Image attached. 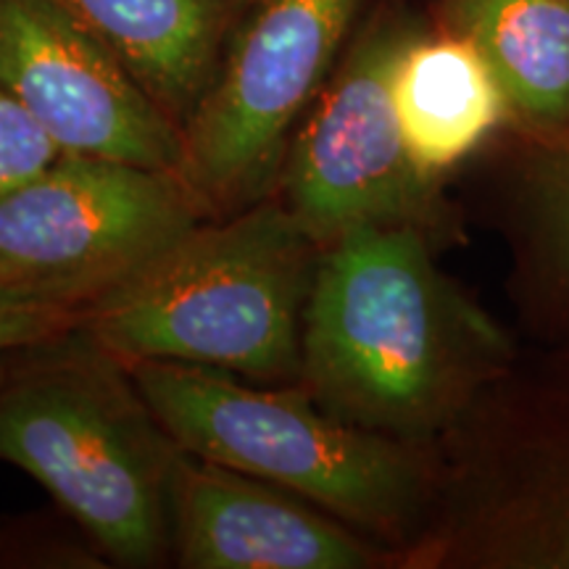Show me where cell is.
<instances>
[{
  "label": "cell",
  "instance_id": "11",
  "mask_svg": "<svg viewBox=\"0 0 569 569\" xmlns=\"http://www.w3.org/2000/svg\"><path fill=\"white\" fill-rule=\"evenodd\" d=\"M403 142L427 177L440 180L511 117L501 82L465 34L419 30L393 71Z\"/></svg>",
  "mask_w": 569,
  "mask_h": 569
},
{
  "label": "cell",
  "instance_id": "9",
  "mask_svg": "<svg viewBox=\"0 0 569 569\" xmlns=\"http://www.w3.org/2000/svg\"><path fill=\"white\" fill-rule=\"evenodd\" d=\"M172 553L184 569H365L382 557L317 503L184 451Z\"/></svg>",
  "mask_w": 569,
  "mask_h": 569
},
{
  "label": "cell",
  "instance_id": "2",
  "mask_svg": "<svg viewBox=\"0 0 569 569\" xmlns=\"http://www.w3.org/2000/svg\"><path fill=\"white\" fill-rule=\"evenodd\" d=\"M322 246L267 196L209 217L130 282L88 306L80 330L127 361H177L301 380L303 315Z\"/></svg>",
  "mask_w": 569,
  "mask_h": 569
},
{
  "label": "cell",
  "instance_id": "7",
  "mask_svg": "<svg viewBox=\"0 0 569 569\" xmlns=\"http://www.w3.org/2000/svg\"><path fill=\"white\" fill-rule=\"evenodd\" d=\"M417 32L401 13L369 21L296 127L272 196L319 246L359 224L438 222L440 180L411 159L393 103L396 63Z\"/></svg>",
  "mask_w": 569,
  "mask_h": 569
},
{
  "label": "cell",
  "instance_id": "8",
  "mask_svg": "<svg viewBox=\"0 0 569 569\" xmlns=\"http://www.w3.org/2000/svg\"><path fill=\"white\" fill-rule=\"evenodd\" d=\"M0 88L67 156L180 174V127L53 0H0Z\"/></svg>",
  "mask_w": 569,
  "mask_h": 569
},
{
  "label": "cell",
  "instance_id": "14",
  "mask_svg": "<svg viewBox=\"0 0 569 569\" xmlns=\"http://www.w3.org/2000/svg\"><path fill=\"white\" fill-rule=\"evenodd\" d=\"M61 156V148L32 113L0 88V198L34 180Z\"/></svg>",
  "mask_w": 569,
  "mask_h": 569
},
{
  "label": "cell",
  "instance_id": "10",
  "mask_svg": "<svg viewBox=\"0 0 569 569\" xmlns=\"http://www.w3.org/2000/svg\"><path fill=\"white\" fill-rule=\"evenodd\" d=\"M184 130L253 0H53Z\"/></svg>",
  "mask_w": 569,
  "mask_h": 569
},
{
  "label": "cell",
  "instance_id": "1",
  "mask_svg": "<svg viewBox=\"0 0 569 569\" xmlns=\"http://www.w3.org/2000/svg\"><path fill=\"white\" fill-rule=\"evenodd\" d=\"M507 340L440 274L419 224H359L322 246L303 315L301 386L398 440L436 432Z\"/></svg>",
  "mask_w": 569,
  "mask_h": 569
},
{
  "label": "cell",
  "instance_id": "4",
  "mask_svg": "<svg viewBox=\"0 0 569 569\" xmlns=\"http://www.w3.org/2000/svg\"><path fill=\"white\" fill-rule=\"evenodd\" d=\"M127 367L184 453L274 482L380 536L403 530L419 511L427 480L415 451L336 417L303 386L253 388L232 372L177 361Z\"/></svg>",
  "mask_w": 569,
  "mask_h": 569
},
{
  "label": "cell",
  "instance_id": "16",
  "mask_svg": "<svg viewBox=\"0 0 569 569\" xmlns=\"http://www.w3.org/2000/svg\"><path fill=\"white\" fill-rule=\"evenodd\" d=\"M11 356H13V353H9V356H0V386H3L6 375H9V367H11Z\"/></svg>",
  "mask_w": 569,
  "mask_h": 569
},
{
  "label": "cell",
  "instance_id": "3",
  "mask_svg": "<svg viewBox=\"0 0 569 569\" xmlns=\"http://www.w3.org/2000/svg\"><path fill=\"white\" fill-rule=\"evenodd\" d=\"M180 457L130 367L80 327L11 361L0 459L38 480L117 565L172 557Z\"/></svg>",
  "mask_w": 569,
  "mask_h": 569
},
{
  "label": "cell",
  "instance_id": "5",
  "mask_svg": "<svg viewBox=\"0 0 569 569\" xmlns=\"http://www.w3.org/2000/svg\"><path fill=\"white\" fill-rule=\"evenodd\" d=\"M203 219L180 174L63 153L0 198V284L88 309Z\"/></svg>",
  "mask_w": 569,
  "mask_h": 569
},
{
  "label": "cell",
  "instance_id": "12",
  "mask_svg": "<svg viewBox=\"0 0 569 569\" xmlns=\"http://www.w3.org/2000/svg\"><path fill=\"white\" fill-rule=\"evenodd\" d=\"M443 17L493 69L515 117L569 130V0H446Z\"/></svg>",
  "mask_w": 569,
  "mask_h": 569
},
{
  "label": "cell",
  "instance_id": "6",
  "mask_svg": "<svg viewBox=\"0 0 569 569\" xmlns=\"http://www.w3.org/2000/svg\"><path fill=\"white\" fill-rule=\"evenodd\" d=\"M361 0H253L182 130L180 180L209 217L272 196L303 113L327 84Z\"/></svg>",
  "mask_w": 569,
  "mask_h": 569
},
{
  "label": "cell",
  "instance_id": "15",
  "mask_svg": "<svg viewBox=\"0 0 569 569\" xmlns=\"http://www.w3.org/2000/svg\"><path fill=\"white\" fill-rule=\"evenodd\" d=\"M82 315L80 306L0 284V356L67 336L82 325Z\"/></svg>",
  "mask_w": 569,
  "mask_h": 569
},
{
  "label": "cell",
  "instance_id": "13",
  "mask_svg": "<svg viewBox=\"0 0 569 569\" xmlns=\"http://www.w3.org/2000/svg\"><path fill=\"white\" fill-rule=\"evenodd\" d=\"M530 209L546 272L553 284L569 290V130L546 134L532 153Z\"/></svg>",
  "mask_w": 569,
  "mask_h": 569
}]
</instances>
